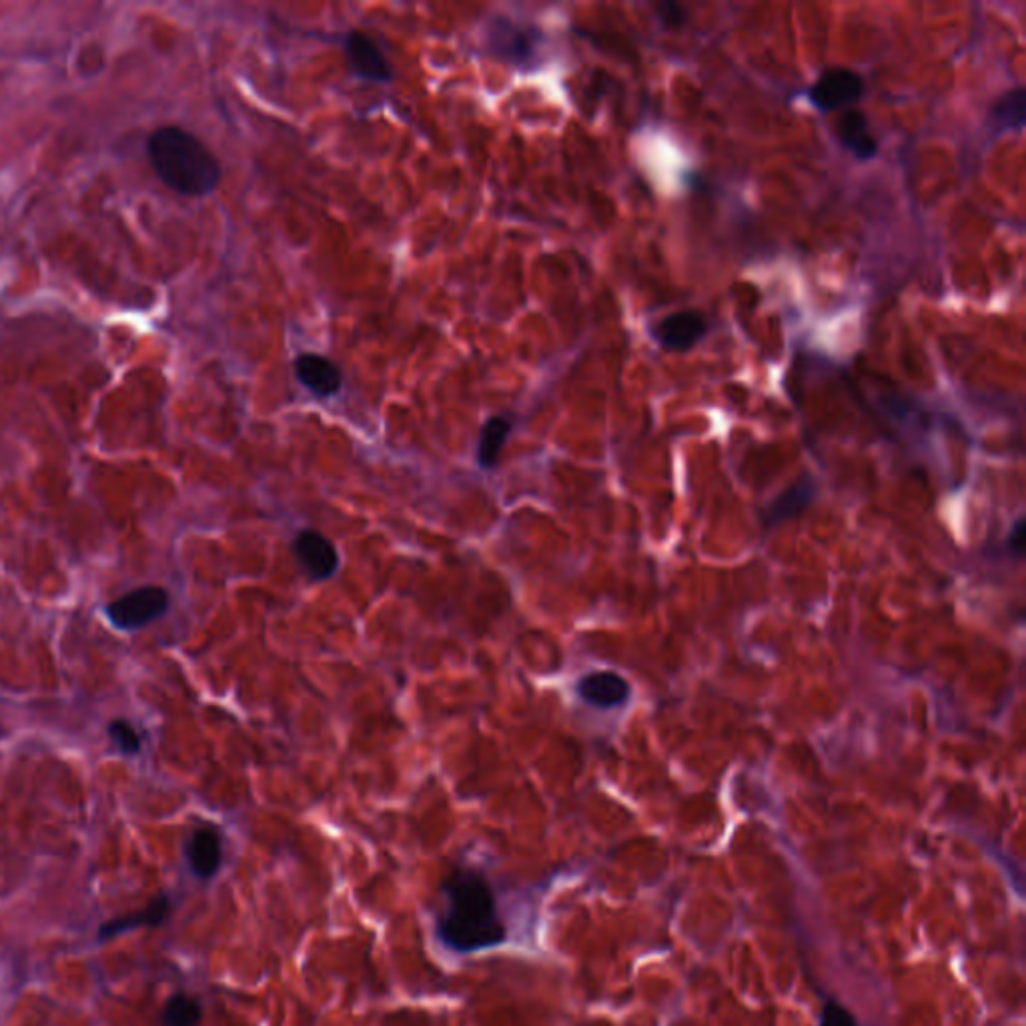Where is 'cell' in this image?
Returning a JSON list of instances; mask_svg holds the SVG:
<instances>
[{
  "label": "cell",
  "mask_w": 1026,
  "mask_h": 1026,
  "mask_svg": "<svg viewBox=\"0 0 1026 1026\" xmlns=\"http://www.w3.org/2000/svg\"><path fill=\"white\" fill-rule=\"evenodd\" d=\"M448 900L439 918V938L458 952H476L501 945L508 930L499 918L496 897L488 880L476 870L456 868L443 885Z\"/></svg>",
  "instance_id": "obj_1"
},
{
  "label": "cell",
  "mask_w": 1026,
  "mask_h": 1026,
  "mask_svg": "<svg viewBox=\"0 0 1026 1026\" xmlns=\"http://www.w3.org/2000/svg\"><path fill=\"white\" fill-rule=\"evenodd\" d=\"M150 167L183 197H207L223 179L221 163L203 140L180 127H160L147 140Z\"/></svg>",
  "instance_id": "obj_2"
},
{
  "label": "cell",
  "mask_w": 1026,
  "mask_h": 1026,
  "mask_svg": "<svg viewBox=\"0 0 1026 1026\" xmlns=\"http://www.w3.org/2000/svg\"><path fill=\"white\" fill-rule=\"evenodd\" d=\"M169 594L159 586L130 589L105 608L107 618L120 632H137L169 609Z\"/></svg>",
  "instance_id": "obj_3"
},
{
  "label": "cell",
  "mask_w": 1026,
  "mask_h": 1026,
  "mask_svg": "<svg viewBox=\"0 0 1026 1026\" xmlns=\"http://www.w3.org/2000/svg\"><path fill=\"white\" fill-rule=\"evenodd\" d=\"M864 92V80L844 67L828 69L810 89V100L822 113H837L854 105Z\"/></svg>",
  "instance_id": "obj_4"
},
{
  "label": "cell",
  "mask_w": 1026,
  "mask_h": 1026,
  "mask_svg": "<svg viewBox=\"0 0 1026 1026\" xmlns=\"http://www.w3.org/2000/svg\"><path fill=\"white\" fill-rule=\"evenodd\" d=\"M293 554L313 579H328L340 568V554L335 544L315 529H305L295 536Z\"/></svg>",
  "instance_id": "obj_5"
},
{
  "label": "cell",
  "mask_w": 1026,
  "mask_h": 1026,
  "mask_svg": "<svg viewBox=\"0 0 1026 1026\" xmlns=\"http://www.w3.org/2000/svg\"><path fill=\"white\" fill-rule=\"evenodd\" d=\"M345 57L351 70L361 79L389 82L393 77L383 50L379 49L378 42L363 30L349 32L345 39Z\"/></svg>",
  "instance_id": "obj_6"
},
{
  "label": "cell",
  "mask_w": 1026,
  "mask_h": 1026,
  "mask_svg": "<svg viewBox=\"0 0 1026 1026\" xmlns=\"http://www.w3.org/2000/svg\"><path fill=\"white\" fill-rule=\"evenodd\" d=\"M536 30L524 29L506 19L489 25V50L509 62H529L536 52Z\"/></svg>",
  "instance_id": "obj_7"
},
{
  "label": "cell",
  "mask_w": 1026,
  "mask_h": 1026,
  "mask_svg": "<svg viewBox=\"0 0 1026 1026\" xmlns=\"http://www.w3.org/2000/svg\"><path fill=\"white\" fill-rule=\"evenodd\" d=\"M706 331L707 323L702 313L692 310L678 311L659 321L656 340L662 348L682 353L696 348L697 343L704 340Z\"/></svg>",
  "instance_id": "obj_8"
},
{
  "label": "cell",
  "mask_w": 1026,
  "mask_h": 1026,
  "mask_svg": "<svg viewBox=\"0 0 1026 1026\" xmlns=\"http://www.w3.org/2000/svg\"><path fill=\"white\" fill-rule=\"evenodd\" d=\"M295 375L301 385L310 389L317 398H331L340 393L343 385L341 369L331 359L317 353H303L295 359Z\"/></svg>",
  "instance_id": "obj_9"
},
{
  "label": "cell",
  "mask_w": 1026,
  "mask_h": 1026,
  "mask_svg": "<svg viewBox=\"0 0 1026 1026\" xmlns=\"http://www.w3.org/2000/svg\"><path fill=\"white\" fill-rule=\"evenodd\" d=\"M185 857L190 870L201 880H209L217 874L223 862V844L215 828H197L185 847Z\"/></svg>",
  "instance_id": "obj_10"
},
{
  "label": "cell",
  "mask_w": 1026,
  "mask_h": 1026,
  "mask_svg": "<svg viewBox=\"0 0 1026 1026\" xmlns=\"http://www.w3.org/2000/svg\"><path fill=\"white\" fill-rule=\"evenodd\" d=\"M579 696L598 707H616L629 696V684L616 672H594L579 680Z\"/></svg>",
  "instance_id": "obj_11"
},
{
  "label": "cell",
  "mask_w": 1026,
  "mask_h": 1026,
  "mask_svg": "<svg viewBox=\"0 0 1026 1026\" xmlns=\"http://www.w3.org/2000/svg\"><path fill=\"white\" fill-rule=\"evenodd\" d=\"M838 139L858 159H872L878 153V143L868 129V120L858 110H847L837 125Z\"/></svg>",
  "instance_id": "obj_12"
},
{
  "label": "cell",
  "mask_w": 1026,
  "mask_h": 1026,
  "mask_svg": "<svg viewBox=\"0 0 1026 1026\" xmlns=\"http://www.w3.org/2000/svg\"><path fill=\"white\" fill-rule=\"evenodd\" d=\"M170 902L167 897H159L153 900L149 907L143 908L139 912H133L127 917L113 918L105 922L99 930L100 940L119 937L123 932H129L133 928L157 927L165 918L169 917Z\"/></svg>",
  "instance_id": "obj_13"
},
{
  "label": "cell",
  "mask_w": 1026,
  "mask_h": 1026,
  "mask_svg": "<svg viewBox=\"0 0 1026 1026\" xmlns=\"http://www.w3.org/2000/svg\"><path fill=\"white\" fill-rule=\"evenodd\" d=\"M814 489L817 488H814L812 479H798L794 486H790L776 501L770 504L766 524L774 526V524H782V521L798 516V514L807 508L808 504L812 501V498H814Z\"/></svg>",
  "instance_id": "obj_14"
},
{
  "label": "cell",
  "mask_w": 1026,
  "mask_h": 1026,
  "mask_svg": "<svg viewBox=\"0 0 1026 1026\" xmlns=\"http://www.w3.org/2000/svg\"><path fill=\"white\" fill-rule=\"evenodd\" d=\"M511 433V419L504 416L488 419L479 436L478 461L481 468H496L499 453Z\"/></svg>",
  "instance_id": "obj_15"
},
{
  "label": "cell",
  "mask_w": 1026,
  "mask_h": 1026,
  "mask_svg": "<svg viewBox=\"0 0 1026 1026\" xmlns=\"http://www.w3.org/2000/svg\"><path fill=\"white\" fill-rule=\"evenodd\" d=\"M1025 89L1008 90L990 109V125L997 130H1020L1025 125Z\"/></svg>",
  "instance_id": "obj_16"
},
{
  "label": "cell",
  "mask_w": 1026,
  "mask_h": 1026,
  "mask_svg": "<svg viewBox=\"0 0 1026 1026\" xmlns=\"http://www.w3.org/2000/svg\"><path fill=\"white\" fill-rule=\"evenodd\" d=\"M203 1010L193 997L175 995L167 1000L163 1010V1026H199Z\"/></svg>",
  "instance_id": "obj_17"
},
{
  "label": "cell",
  "mask_w": 1026,
  "mask_h": 1026,
  "mask_svg": "<svg viewBox=\"0 0 1026 1026\" xmlns=\"http://www.w3.org/2000/svg\"><path fill=\"white\" fill-rule=\"evenodd\" d=\"M109 736L113 737V742L117 744L123 754H137L140 750L139 734L127 720L110 722Z\"/></svg>",
  "instance_id": "obj_18"
},
{
  "label": "cell",
  "mask_w": 1026,
  "mask_h": 1026,
  "mask_svg": "<svg viewBox=\"0 0 1026 1026\" xmlns=\"http://www.w3.org/2000/svg\"><path fill=\"white\" fill-rule=\"evenodd\" d=\"M818 1026H858V1020L842 1003L828 1000L820 1013Z\"/></svg>",
  "instance_id": "obj_19"
},
{
  "label": "cell",
  "mask_w": 1026,
  "mask_h": 1026,
  "mask_svg": "<svg viewBox=\"0 0 1026 1026\" xmlns=\"http://www.w3.org/2000/svg\"><path fill=\"white\" fill-rule=\"evenodd\" d=\"M656 10H658L659 20L670 29H678L680 25L686 20L684 10L676 2H662Z\"/></svg>",
  "instance_id": "obj_20"
},
{
  "label": "cell",
  "mask_w": 1026,
  "mask_h": 1026,
  "mask_svg": "<svg viewBox=\"0 0 1026 1026\" xmlns=\"http://www.w3.org/2000/svg\"><path fill=\"white\" fill-rule=\"evenodd\" d=\"M1010 548H1013V554L1015 556H1020L1023 549H1025V519H1018L1017 526L1013 529L1010 534Z\"/></svg>",
  "instance_id": "obj_21"
}]
</instances>
